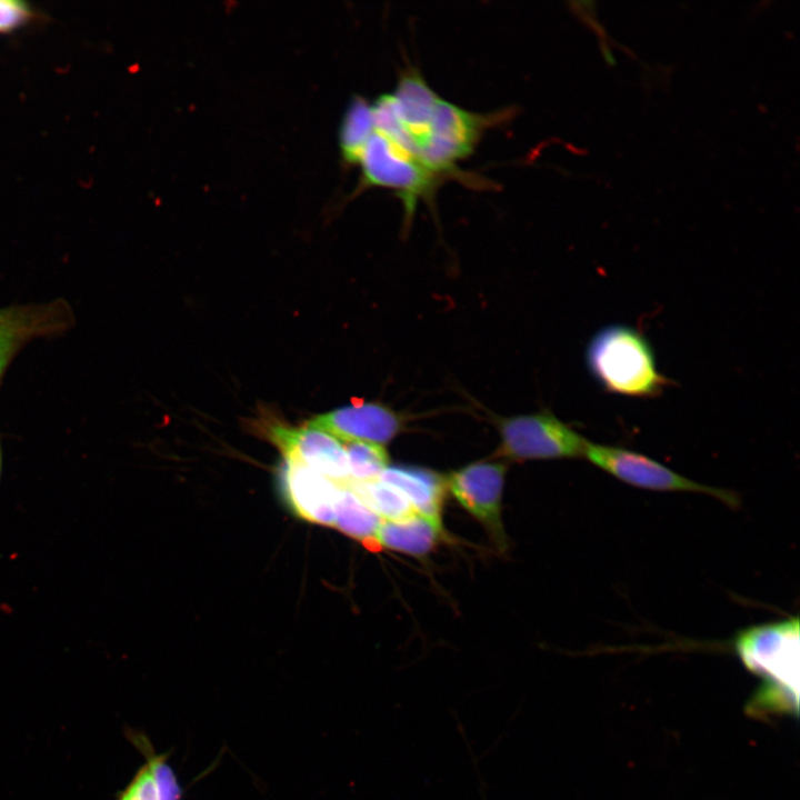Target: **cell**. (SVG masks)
<instances>
[{
  "label": "cell",
  "mask_w": 800,
  "mask_h": 800,
  "mask_svg": "<svg viewBox=\"0 0 800 800\" xmlns=\"http://www.w3.org/2000/svg\"><path fill=\"white\" fill-rule=\"evenodd\" d=\"M586 364L601 389L613 394L654 398L671 382L659 371L647 337L623 323L606 326L592 336Z\"/></svg>",
  "instance_id": "cell-1"
},
{
  "label": "cell",
  "mask_w": 800,
  "mask_h": 800,
  "mask_svg": "<svg viewBox=\"0 0 800 800\" xmlns=\"http://www.w3.org/2000/svg\"><path fill=\"white\" fill-rule=\"evenodd\" d=\"M501 461L584 458L589 440L549 411L497 420Z\"/></svg>",
  "instance_id": "cell-2"
},
{
  "label": "cell",
  "mask_w": 800,
  "mask_h": 800,
  "mask_svg": "<svg viewBox=\"0 0 800 800\" xmlns=\"http://www.w3.org/2000/svg\"><path fill=\"white\" fill-rule=\"evenodd\" d=\"M736 650L762 686L799 694V620L754 626L739 633Z\"/></svg>",
  "instance_id": "cell-3"
},
{
  "label": "cell",
  "mask_w": 800,
  "mask_h": 800,
  "mask_svg": "<svg viewBox=\"0 0 800 800\" xmlns=\"http://www.w3.org/2000/svg\"><path fill=\"white\" fill-rule=\"evenodd\" d=\"M366 186L392 189L412 216L419 198L431 194L438 174L417 157L377 130L367 142L359 162Z\"/></svg>",
  "instance_id": "cell-4"
},
{
  "label": "cell",
  "mask_w": 800,
  "mask_h": 800,
  "mask_svg": "<svg viewBox=\"0 0 800 800\" xmlns=\"http://www.w3.org/2000/svg\"><path fill=\"white\" fill-rule=\"evenodd\" d=\"M584 458L607 473L638 488L706 493L729 506H738V497L733 492L696 482L633 450L589 441Z\"/></svg>",
  "instance_id": "cell-5"
},
{
  "label": "cell",
  "mask_w": 800,
  "mask_h": 800,
  "mask_svg": "<svg viewBox=\"0 0 800 800\" xmlns=\"http://www.w3.org/2000/svg\"><path fill=\"white\" fill-rule=\"evenodd\" d=\"M506 472L507 464L496 460L469 463L444 476L447 491L484 528L500 552L508 550L502 522Z\"/></svg>",
  "instance_id": "cell-6"
},
{
  "label": "cell",
  "mask_w": 800,
  "mask_h": 800,
  "mask_svg": "<svg viewBox=\"0 0 800 800\" xmlns=\"http://www.w3.org/2000/svg\"><path fill=\"white\" fill-rule=\"evenodd\" d=\"M490 118L439 98L417 157L437 174L451 171L468 157Z\"/></svg>",
  "instance_id": "cell-7"
},
{
  "label": "cell",
  "mask_w": 800,
  "mask_h": 800,
  "mask_svg": "<svg viewBox=\"0 0 800 800\" xmlns=\"http://www.w3.org/2000/svg\"><path fill=\"white\" fill-rule=\"evenodd\" d=\"M73 322L71 306L62 299L0 308V381L12 359L27 343L61 334Z\"/></svg>",
  "instance_id": "cell-8"
},
{
  "label": "cell",
  "mask_w": 800,
  "mask_h": 800,
  "mask_svg": "<svg viewBox=\"0 0 800 800\" xmlns=\"http://www.w3.org/2000/svg\"><path fill=\"white\" fill-rule=\"evenodd\" d=\"M266 434L283 459L298 461L338 486L350 482L344 446L334 437L308 426L294 428L277 422L266 427Z\"/></svg>",
  "instance_id": "cell-9"
},
{
  "label": "cell",
  "mask_w": 800,
  "mask_h": 800,
  "mask_svg": "<svg viewBox=\"0 0 800 800\" xmlns=\"http://www.w3.org/2000/svg\"><path fill=\"white\" fill-rule=\"evenodd\" d=\"M306 426L321 430L342 443L386 444L403 428L399 413L379 402H360L319 414Z\"/></svg>",
  "instance_id": "cell-10"
},
{
  "label": "cell",
  "mask_w": 800,
  "mask_h": 800,
  "mask_svg": "<svg viewBox=\"0 0 800 800\" xmlns=\"http://www.w3.org/2000/svg\"><path fill=\"white\" fill-rule=\"evenodd\" d=\"M279 486L287 507L310 523L333 527L338 484L316 470L283 459Z\"/></svg>",
  "instance_id": "cell-11"
},
{
  "label": "cell",
  "mask_w": 800,
  "mask_h": 800,
  "mask_svg": "<svg viewBox=\"0 0 800 800\" xmlns=\"http://www.w3.org/2000/svg\"><path fill=\"white\" fill-rule=\"evenodd\" d=\"M127 737L143 754L144 762L116 800H182L184 790L169 762V753L156 752L141 731L127 730Z\"/></svg>",
  "instance_id": "cell-12"
},
{
  "label": "cell",
  "mask_w": 800,
  "mask_h": 800,
  "mask_svg": "<svg viewBox=\"0 0 800 800\" xmlns=\"http://www.w3.org/2000/svg\"><path fill=\"white\" fill-rule=\"evenodd\" d=\"M443 540L442 521L419 512L398 521H381L373 551L390 550L412 557H426Z\"/></svg>",
  "instance_id": "cell-13"
},
{
  "label": "cell",
  "mask_w": 800,
  "mask_h": 800,
  "mask_svg": "<svg viewBox=\"0 0 800 800\" xmlns=\"http://www.w3.org/2000/svg\"><path fill=\"white\" fill-rule=\"evenodd\" d=\"M379 479L399 490L417 512L442 521L447 487L444 476L417 466H389Z\"/></svg>",
  "instance_id": "cell-14"
},
{
  "label": "cell",
  "mask_w": 800,
  "mask_h": 800,
  "mask_svg": "<svg viewBox=\"0 0 800 800\" xmlns=\"http://www.w3.org/2000/svg\"><path fill=\"white\" fill-rule=\"evenodd\" d=\"M381 521L348 486H338L333 528L373 551Z\"/></svg>",
  "instance_id": "cell-15"
},
{
  "label": "cell",
  "mask_w": 800,
  "mask_h": 800,
  "mask_svg": "<svg viewBox=\"0 0 800 800\" xmlns=\"http://www.w3.org/2000/svg\"><path fill=\"white\" fill-rule=\"evenodd\" d=\"M374 131L372 106L362 97L353 98L339 131V146L344 161L358 163Z\"/></svg>",
  "instance_id": "cell-16"
},
{
  "label": "cell",
  "mask_w": 800,
  "mask_h": 800,
  "mask_svg": "<svg viewBox=\"0 0 800 800\" xmlns=\"http://www.w3.org/2000/svg\"><path fill=\"white\" fill-rule=\"evenodd\" d=\"M348 486L382 521H398L417 513L409 500L394 487L380 479Z\"/></svg>",
  "instance_id": "cell-17"
},
{
  "label": "cell",
  "mask_w": 800,
  "mask_h": 800,
  "mask_svg": "<svg viewBox=\"0 0 800 800\" xmlns=\"http://www.w3.org/2000/svg\"><path fill=\"white\" fill-rule=\"evenodd\" d=\"M350 481L366 482L379 479L390 466V458L384 446L369 442L343 443Z\"/></svg>",
  "instance_id": "cell-18"
},
{
  "label": "cell",
  "mask_w": 800,
  "mask_h": 800,
  "mask_svg": "<svg viewBox=\"0 0 800 800\" xmlns=\"http://www.w3.org/2000/svg\"><path fill=\"white\" fill-rule=\"evenodd\" d=\"M24 9L17 2L0 1V29L14 26L23 17Z\"/></svg>",
  "instance_id": "cell-19"
},
{
  "label": "cell",
  "mask_w": 800,
  "mask_h": 800,
  "mask_svg": "<svg viewBox=\"0 0 800 800\" xmlns=\"http://www.w3.org/2000/svg\"><path fill=\"white\" fill-rule=\"evenodd\" d=\"M600 49H601V53H602V57H603L604 61H606L608 64H610V66H614V64H616V58H614V56L612 54V52H611V50H610V48H609V46H608V43H607L606 41H601V42H600Z\"/></svg>",
  "instance_id": "cell-20"
},
{
  "label": "cell",
  "mask_w": 800,
  "mask_h": 800,
  "mask_svg": "<svg viewBox=\"0 0 800 800\" xmlns=\"http://www.w3.org/2000/svg\"><path fill=\"white\" fill-rule=\"evenodd\" d=\"M1 469H2V453H1V443H0V477H1Z\"/></svg>",
  "instance_id": "cell-21"
}]
</instances>
